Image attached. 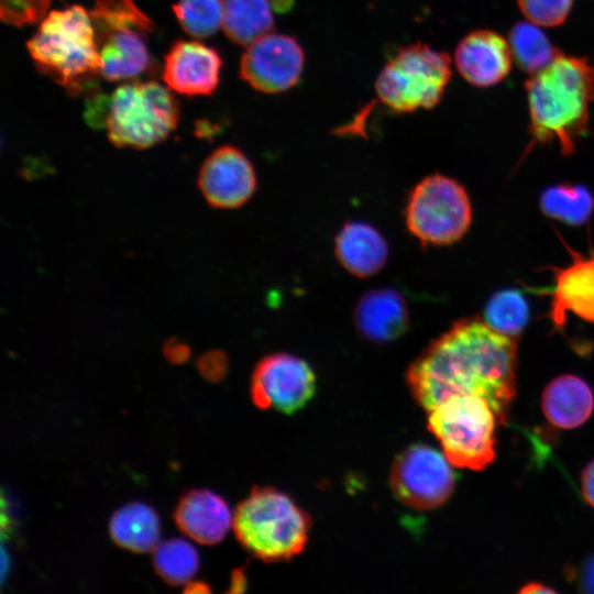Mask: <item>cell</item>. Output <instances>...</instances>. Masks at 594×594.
<instances>
[{"label": "cell", "instance_id": "1", "mask_svg": "<svg viewBox=\"0 0 594 594\" xmlns=\"http://www.w3.org/2000/svg\"><path fill=\"white\" fill-rule=\"evenodd\" d=\"M516 369L517 339L468 318L433 340L408 367L406 380L426 410L453 395H477L502 424L515 396Z\"/></svg>", "mask_w": 594, "mask_h": 594}, {"label": "cell", "instance_id": "2", "mask_svg": "<svg viewBox=\"0 0 594 594\" xmlns=\"http://www.w3.org/2000/svg\"><path fill=\"white\" fill-rule=\"evenodd\" d=\"M529 132L536 143L556 142L563 155L574 152L587 129L594 101V66L585 57L560 54L525 84Z\"/></svg>", "mask_w": 594, "mask_h": 594}, {"label": "cell", "instance_id": "3", "mask_svg": "<svg viewBox=\"0 0 594 594\" xmlns=\"http://www.w3.org/2000/svg\"><path fill=\"white\" fill-rule=\"evenodd\" d=\"M34 65L69 94L92 91L100 54L89 12L78 4L51 11L26 43Z\"/></svg>", "mask_w": 594, "mask_h": 594}, {"label": "cell", "instance_id": "4", "mask_svg": "<svg viewBox=\"0 0 594 594\" xmlns=\"http://www.w3.org/2000/svg\"><path fill=\"white\" fill-rule=\"evenodd\" d=\"M309 516L287 494L253 488L237 507L232 528L244 549L265 562L288 560L306 546Z\"/></svg>", "mask_w": 594, "mask_h": 594}, {"label": "cell", "instance_id": "5", "mask_svg": "<svg viewBox=\"0 0 594 594\" xmlns=\"http://www.w3.org/2000/svg\"><path fill=\"white\" fill-rule=\"evenodd\" d=\"M178 120L179 106L169 88L134 81L107 96L102 127L114 146L144 150L165 141Z\"/></svg>", "mask_w": 594, "mask_h": 594}, {"label": "cell", "instance_id": "6", "mask_svg": "<svg viewBox=\"0 0 594 594\" xmlns=\"http://www.w3.org/2000/svg\"><path fill=\"white\" fill-rule=\"evenodd\" d=\"M451 59L422 42L405 45L386 62L375 92L387 109L405 114L435 108L451 79Z\"/></svg>", "mask_w": 594, "mask_h": 594}, {"label": "cell", "instance_id": "7", "mask_svg": "<svg viewBox=\"0 0 594 594\" xmlns=\"http://www.w3.org/2000/svg\"><path fill=\"white\" fill-rule=\"evenodd\" d=\"M428 411V429L452 465L480 471L492 463L498 419L486 398L453 395Z\"/></svg>", "mask_w": 594, "mask_h": 594}, {"label": "cell", "instance_id": "8", "mask_svg": "<svg viewBox=\"0 0 594 594\" xmlns=\"http://www.w3.org/2000/svg\"><path fill=\"white\" fill-rule=\"evenodd\" d=\"M405 221L408 231L424 245L452 244L471 224V201L459 182L433 174L421 179L410 191Z\"/></svg>", "mask_w": 594, "mask_h": 594}, {"label": "cell", "instance_id": "9", "mask_svg": "<svg viewBox=\"0 0 594 594\" xmlns=\"http://www.w3.org/2000/svg\"><path fill=\"white\" fill-rule=\"evenodd\" d=\"M451 462L432 447L414 444L399 453L391 469L389 483L406 506L426 510L442 505L454 487Z\"/></svg>", "mask_w": 594, "mask_h": 594}, {"label": "cell", "instance_id": "10", "mask_svg": "<svg viewBox=\"0 0 594 594\" xmlns=\"http://www.w3.org/2000/svg\"><path fill=\"white\" fill-rule=\"evenodd\" d=\"M305 67V52L292 35L271 32L242 54L239 75L253 89L280 94L295 87Z\"/></svg>", "mask_w": 594, "mask_h": 594}, {"label": "cell", "instance_id": "11", "mask_svg": "<svg viewBox=\"0 0 594 594\" xmlns=\"http://www.w3.org/2000/svg\"><path fill=\"white\" fill-rule=\"evenodd\" d=\"M315 387V373L306 361L288 353H274L256 364L251 396L260 408L292 414L307 404Z\"/></svg>", "mask_w": 594, "mask_h": 594}, {"label": "cell", "instance_id": "12", "mask_svg": "<svg viewBox=\"0 0 594 594\" xmlns=\"http://www.w3.org/2000/svg\"><path fill=\"white\" fill-rule=\"evenodd\" d=\"M197 180L205 200L218 209L243 206L257 186L253 164L233 145L216 148L201 164Z\"/></svg>", "mask_w": 594, "mask_h": 594}, {"label": "cell", "instance_id": "13", "mask_svg": "<svg viewBox=\"0 0 594 594\" xmlns=\"http://www.w3.org/2000/svg\"><path fill=\"white\" fill-rule=\"evenodd\" d=\"M222 58L218 50L198 41H177L166 53L162 78L180 95L207 96L215 92L221 77Z\"/></svg>", "mask_w": 594, "mask_h": 594}, {"label": "cell", "instance_id": "14", "mask_svg": "<svg viewBox=\"0 0 594 594\" xmlns=\"http://www.w3.org/2000/svg\"><path fill=\"white\" fill-rule=\"evenodd\" d=\"M508 41L492 30L468 33L454 51L459 74L472 86L487 88L501 82L512 68Z\"/></svg>", "mask_w": 594, "mask_h": 594}, {"label": "cell", "instance_id": "15", "mask_svg": "<svg viewBox=\"0 0 594 594\" xmlns=\"http://www.w3.org/2000/svg\"><path fill=\"white\" fill-rule=\"evenodd\" d=\"M573 254L570 265L556 270L550 317L558 329L564 327L569 312L594 323V255Z\"/></svg>", "mask_w": 594, "mask_h": 594}, {"label": "cell", "instance_id": "16", "mask_svg": "<svg viewBox=\"0 0 594 594\" xmlns=\"http://www.w3.org/2000/svg\"><path fill=\"white\" fill-rule=\"evenodd\" d=\"M174 519L189 538L202 544L220 542L232 525L228 504L208 490H191L182 496Z\"/></svg>", "mask_w": 594, "mask_h": 594}, {"label": "cell", "instance_id": "17", "mask_svg": "<svg viewBox=\"0 0 594 594\" xmlns=\"http://www.w3.org/2000/svg\"><path fill=\"white\" fill-rule=\"evenodd\" d=\"M354 323L361 336L376 343H387L405 333L409 314L404 297L393 288L364 294L354 310Z\"/></svg>", "mask_w": 594, "mask_h": 594}, {"label": "cell", "instance_id": "18", "mask_svg": "<svg viewBox=\"0 0 594 594\" xmlns=\"http://www.w3.org/2000/svg\"><path fill=\"white\" fill-rule=\"evenodd\" d=\"M334 255L351 275L367 278L386 264L388 244L373 226L362 221L343 224L334 239Z\"/></svg>", "mask_w": 594, "mask_h": 594}, {"label": "cell", "instance_id": "19", "mask_svg": "<svg viewBox=\"0 0 594 594\" xmlns=\"http://www.w3.org/2000/svg\"><path fill=\"white\" fill-rule=\"evenodd\" d=\"M146 35L139 30H122L100 38V76L109 81H118L146 72L152 62Z\"/></svg>", "mask_w": 594, "mask_h": 594}, {"label": "cell", "instance_id": "20", "mask_svg": "<svg viewBox=\"0 0 594 594\" xmlns=\"http://www.w3.org/2000/svg\"><path fill=\"white\" fill-rule=\"evenodd\" d=\"M541 406L551 425L572 429L590 418L594 408V397L592 389L582 378L566 374L547 385Z\"/></svg>", "mask_w": 594, "mask_h": 594}, {"label": "cell", "instance_id": "21", "mask_svg": "<svg viewBox=\"0 0 594 594\" xmlns=\"http://www.w3.org/2000/svg\"><path fill=\"white\" fill-rule=\"evenodd\" d=\"M109 530L111 538L120 547L134 552H146L157 546L160 521L153 508L133 502L113 514Z\"/></svg>", "mask_w": 594, "mask_h": 594}, {"label": "cell", "instance_id": "22", "mask_svg": "<svg viewBox=\"0 0 594 594\" xmlns=\"http://www.w3.org/2000/svg\"><path fill=\"white\" fill-rule=\"evenodd\" d=\"M275 25L270 0H223L222 29L235 44L248 46Z\"/></svg>", "mask_w": 594, "mask_h": 594}, {"label": "cell", "instance_id": "23", "mask_svg": "<svg viewBox=\"0 0 594 594\" xmlns=\"http://www.w3.org/2000/svg\"><path fill=\"white\" fill-rule=\"evenodd\" d=\"M508 43L513 59L529 76L546 68L563 53L550 42L539 25L528 20L512 26Z\"/></svg>", "mask_w": 594, "mask_h": 594}, {"label": "cell", "instance_id": "24", "mask_svg": "<svg viewBox=\"0 0 594 594\" xmlns=\"http://www.w3.org/2000/svg\"><path fill=\"white\" fill-rule=\"evenodd\" d=\"M89 15L97 42L117 31L139 30L148 34L154 30L153 22L134 0H95Z\"/></svg>", "mask_w": 594, "mask_h": 594}, {"label": "cell", "instance_id": "25", "mask_svg": "<svg viewBox=\"0 0 594 594\" xmlns=\"http://www.w3.org/2000/svg\"><path fill=\"white\" fill-rule=\"evenodd\" d=\"M544 215L570 226L584 223L594 207L592 195L581 186L560 185L548 188L541 196Z\"/></svg>", "mask_w": 594, "mask_h": 594}, {"label": "cell", "instance_id": "26", "mask_svg": "<svg viewBox=\"0 0 594 594\" xmlns=\"http://www.w3.org/2000/svg\"><path fill=\"white\" fill-rule=\"evenodd\" d=\"M153 564L165 582L182 585L197 572L199 559L191 544L180 539H172L156 546Z\"/></svg>", "mask_w": 594, "mask_h": 594}, {"label": "cell", "instance_id": "27", "mask_svg": "<svg viewBox=\"0 0 594 594\" xmlns=\"http://www.w3.org/2000/svg\"><path fill=\"white\" fill-rule=\"evenodd\" d=\"M529 310L516 290L495 294L485 307L484 321L494 330L518 340L528 321Z\"/></svg>", "mask_w": 594, "mask_h": 594}, {"label": "cell", "instance_id": "28", "mask_svg": "<svg viewBox=\"0 0 594 594\" xmlns=\"http://www.w3.org/2000/svg\"><path fill=\"white\" fill-rule=\"evenodd\" d=\"M173 10L183 30L193 37L211 36L222 26L223 0H178Z\"/></svg>", "mask_w": 594, "mask_h": 594}, {"label": "cell", "instance_id": "29", "mask_svg": "<svg viewBox=\"0 0 594 594\" xmlns=\"http://www.w3.org/2000/svg\"><path fill=\"white\" fill-rule=\"evenodd\" d=\"M526 19L539 26L553 28L566 20L573 0H517Z\"/></svg>", "mask_w": 594, "mask_h": 594}, {"label": "cell", "instance_id": "30", "mask_svg": "<svg viewBox=\"0 0 594 594\" xmlns=\"http://www.w3.org/2000/svg\"><path fill=\"white\" fill-rule=\"evenodd\" d=\"M52 0H0V14L4 23L22 28L41 23Z\"/></svg>", "mask_w": 594, "mask_h": 594}, {"label": "cell", "instance_id": "31", "mask_svg": "<svg viewBox=\"0 0 594 594\" xmlns=\"http://www.w3.org/2000/svg\"><path fill=\"white\" fill-rule=\"evenodd\" d=\"M580 591L594 593V554L586 558L579 566L572 568L569 574Z\"/></svg>", "mask_w": 594, "mask_h": 594}, {"label": "cell", "instance_id": "32", "mask_svg": "<svg viewBox=\"0 0 594 594\" xmlns=\"http://www.w3.org/2000/svg\"><path fill=\"white\" fill-rule=\"evenodd\" d=\"M226 356L219 351L208 352L198 360L201 374L209 378L219 377L226 369Z\"/></svg>", "mask_w": 594, "mask_h": 594}, {"label": "cell", "instance_id": "33", "mask_svg": "<svg viewBox=\"0 0 594 594\" xmlns=\"http://www.w3.org/2000/svg\"><path fill=\"white\" fill-rule=\"evenodd\" d=\"M581 492L586 503L594 507V460L584 468L581 474Z\"/></svg>", "mask_w": 594, "mask_h": 594}, {"label": "cell", "instance_id": "34", "mask_svg": "<svg viewBox=\"0 0 594 594\" xmlns=\"http://www.w3.org/2000/svg\"><path fill=\"white\" fill-rule=\"evenodd\" d=\"M164 353L173 362H183L189 355V348L185 343L174 339L166 342Z\"/></svg>", "mask_w": 594, "mask_h": 594}, {"label": "cell", "instance_id": "35", "mask_svg": "<svg viewBox=\"0 0 594 594\" xmlns=\"http://www.w3.org/2000/svg\"><path fill=\"white\" fill-rule=\"evenodd\" d=\"M520 593H553L556 590L552 587L546 586L544 584L538 583V582H531L526 584L520 591Z\"/></svg>", "mask_w": 594, "mask_h": 594}]
</instances>
